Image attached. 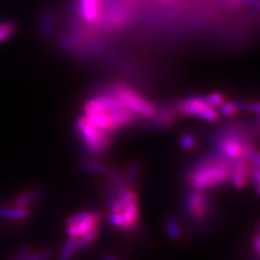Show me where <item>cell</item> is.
<instances>
[{"label": "cell", "instance_id": "obj_1", "mask_svg": "<svg viewBox=\"0 0 260 260\" xmlns=\"http://www.w3.org/2000/svg\"><path fill=\"white\" fill-rule=\"evenodd\" d=\"M232 161L217 151L199 158L185 176L186 183L192 190L207 192L229 182Z\"/></svg>", "mask_w": 260, "mask_h": 260}, {"label": "cell", "instance_id": "obj_2", "mask_svg": "<svg viewBox=\"0 0 260 260\" xmlns=\"http://www.w3.org/2000/svg\"><path fill=\"white\" fill-rule=\"evenodd\" d=\"M75 128L81 144L90 156L104 155L110 150L112 133L95 126L85 115L77 118Z\"/></svg>", "mask_w": 260, "mask_h": 260}, {"label": "cell", "instance_id": "obj_3", "mask_svg": "<svg viewBox=\"0 0 260 260\" xmlns=\"http://www.w3.org/2000/svg\"><path fill=\"white\" fill-rule=\"evenodd\" d=\"M213 140L217 152L231 161L245 156L246 149L253 145L247 133L239 125L225 127L215 135Z\"/></svg>", "mask_w": 260, "mask_h": 260}, {"label": "cell", "instance_id": "obj_4", "mask_svg": "<svg viewBox=\"0 0 260 260\" xmlns=\"http://www.w3.org/2000/svg\"><path fill=\"white\" fill-rule=\"evenodd\" d=\"M112 94L119 102L121 107L134 113L136 116H141L145 118H153L157 112L154 104L148 99L135 90L134 88L124 84L116 85L113 87Z\"/></svg>", "mask_w": 260, "mask_h": 260}, {"label": "cell", "instance_id": "obj_5", "mask_svg": "<svg viewBox=\"0 0 260 260\" xmlns=\"http://www.w3.org/2000/svg\"><path fill=\"white\" fill-rule=\"evenodd\" d=\"M176 110L183 116L201 118L209 123L218 120L219 114L217 110L211 107L205 98L201 95H191L185 98L177 104Z\"/></svg>", "mask_w": 260, "mask_h": 260}, {"label": "cell", "instance_id": "obj_6", "mask_svg": "<svg viewBox=\"0 0 260 260\" xmlns=\"http://www.w3.org/2000/svg\"><path fill=\"white\" fill-rule=\"evenodd\" d=\"M183 206L185 213L195 224L206 222L210 215L211 204L206 192L191 189L184 195Z\"/></svg>", "mask_w": 260, "mask_h": 260}, {"label": "cell", "instance_id": "obj_7", "mask_svg": "<svg viewBox=\"0 0 260 260\" xmlns=\"http://www.w3.org/2000/svg\"><path fill=\"white\" fill-rule=\"evenodd\" d=\"M101 222V215L95 210H81L67 219L65 231L71 238H78L93 229Z\"/></svg>", "mask_w": 260, "mask_h": 260}, {"label": "cell", "instance_id": "obj_8", "mask_svg": "<svg viewBox=\"0 0 260 260\" xmlns=\"http://www.w3.org/2000/svg\"><path fill=\"white\" fill-rule=\"evenodd\" d=\"M109 222L113 226L124 231L136 229L140 222L139 201L129 203L123 209L116 211V213H110Z\"/></svg>", "mask_w": 260, "mask_h": 260}, {"label": "cell", "instance_id": "obj_9", "mask_svg": "<svg viewBox=\"0 0 260 260\" xmlns=\"http://www.w3.org/2000/svg\"><path fill=\"white\" fill-rule=\"evenodd\" d=\"M249 167L250 162L245 156L232 160L229 182H231L235 189L240 190L245 188L249 182Z\"/></svg>", "mask_w": 260, "mask_h": 260}, {"label": "cell", "instance_id": "obj_10", "mask_svg": "<svg viewBox=\"0 0 260 260\" xmlns=\"http://www.w3.org/2000/svg\"><path fill=\"white\" fill-rule=\"evenodd\" d=\"M79 14L84 21L93 23L101 16V0H79Z\"/></svg>", "mask_w": 260, "mask_h": 260}, {"label": "cell", "instance_id": "obj_11", "mask_svg": "<svg viewBox=\"0 0 260 260\" xmlns=\"http://www.w3.org/2000/svg\"><path fill=\"white\" fill-rule=\"evenodd\" d=\"M30 216V211L26 207H20L16 205L0 204V219L7 221H24Z\"/></svg>", "mask_w": 260, "mask_h": 260}, {"label": "cell", "instance_id": "obj_12", "mask_svg": "<svg viewBox=\"0 0 260 260\" xmlns=\"http://www.w3.org/2000/svg\"><path fill=\"white\" fill-rule=\"evenodd\" d=\"M44 198V191L42 189L34 188L29 189L20 193L18 197H15L13 204L20 207H30Z\"/></svg>", "mask_w": 260, "mask_h": 260}, {"label": "cell", "instance_id": "obj_13", "mask_svg": "<svg viewBox=\"0 0 260 260\" xmlns=\"http://www.w3.org/2000/svg\"><path fill=\"white\" fill-rule=\"evenodd\" d=\"M80 169L85 173L96 174V175H108L110 168L100 161L85 160L80 164Z\"/></svg>", "mask_w": 260, "mask_h": 260}, {"label": "cell", "instance_id": "obj_14", "mask_svg": "<svg viewBox=\"0 0 260 260\" xmlns=\"http://www.w3.org/2000/svg\"><path fill=\"white\" fill-rule=\"evenodd\" d=\"M165 230L168 238L173 241L180 240L182 237V229L180 223L178 222L176 218L169 217L165 221Z\"/></svg>", "mask_w": 260, "mask_h": 260}, {"label": "cell", "instance_id": "obj_15", "mask_svg": "<svg viewBox=\"0 0 260 260\" xmlns=\"http://www.w3.org/2000/svg\"><path fill=\"white\" fill-rule=\"evenodd\" d=\"M98 237H99V229L96 228V229H93L83 235H80L78 238H75L77 251H81L88 248L98 239Z\"/></svg>", "mask_w": 260, "mask_h": 260}, {"label": "cell", "instance_id": "obj_16", "mask_svg": "<svg viewBox=\"0 0 260 260\" xmlns=\"http://www.w3.org/2000/svg\"><path fill=\"white\" fill-rule=\"evenodd\" d=\"M76 251H77V248H76L75 238L69 237V239L63 243V245L60 249L59 259L60 260H72V258L74 257Z\"/></svg>", "mask_w": 260, "mask_h": 260}, {"label": "cell", "instance_id": "obj_17", "mask_svg": "<svg viewBox=\"0 0 260 260\" xmlns=\"http://www.w3.org/2000/svg\"><path fill=\"white\" fill-rule=\"evenodd\" d=\"M16 23L12 20L0 22V44L9 40L16 31Z\"/></svg>", "mask_w": 260, "mask_h": 260}, {"label": "cell", "instance_id": "obj_18", "mask_svg": "<svg viewBox=\"0 0 260 260\" xmlns=\"http://www.w3.org/2000/svg\"><path fill=\"white\" fill-rule=\"evenodd\" d=\"M139 168H140V165L138 161H132L127 166L124 176H121L123 177V182L125 185L129 186L130 184L134 183V181L138 177V174H139Z\"/></svg>", "mask_w": 260, "mask_h": 260}, {"label": "cell", "instance_id": "obj_19", "mask_svg": "<svg viewBox=\"0 0 260 260\" xmlns=\"http://www.w3.org/2000/svg\"><path fill=\"white\" fill-rule=\"evenodd\" d=\"M218 114H222V115L226 117L234 116L235 114L240 112L239 104L238 102H230V101H224L222 104L218 107Z\"/></svg>", "mask_w": 260, "mask_h": 260}, {"label": "cell", "instance_id": "obj_20", "mask_svg": "<svg viewBox=\"0 0 260 260\" xmlns=\"http://www.w3.org/2000/svg\"><path fill=\"white\" fill-rule=\"evenodd\" d=\"M197 144H198L197 138H195L191 134H183L180 137V145H181V148L185 151L193 150L195 146H197Z\"/></svg>", "mask_w": 260, "mask_h": 260}, {"label": "cell", "instance_id": "obj_21", "mask_svg": "<svg viewBox=\"0 0 260 260\" xmlns=\"http://www.w3.org/2000/svg\"><path fill=\"white\" fill-rule=\"evenodd\" d=\"M205 99L207 100V102L214 108H218L219 105L222 104L225 101V98L222 93L220 92H211L209 93Z\"/></svg>", "mask_w": 260, "mask_h": 260}, {"label": "cell", "instance_id": "obj_22", "mask_svg": "<svg viewBox=\"0 0 260 260\" xmlns=\"http://www.w3.org/2000/svg\"><path fill=\"white\" fill-rule=\"evenodd\" d=\"M52 253L50 250H40L38 253H30L25 260H50Z\"/></svg>", "mask_w": 260, "mask_h": 260}, {"label": "cell", "instance_id": "obj_23", "mask_svg": "<svg viewBox=\"0 0 260 260\" xmlns=\"http://www.w3.org/2000/svg\"><path fill=\"white\" fill-rule=\"evenodd\" d=\"M31 251L30 247H23L10 260H25Z\"/></svg>", "mask_w": 260, "mask_h": 260}, {"label": "cell", "instance_id": "obj_24", "mask_svg": "<svg viewBox=\"0 0 260 260\" xmlns=\"http://www.w3.org/2000/svg\"><path fill=\"white\" fill-rule=\"evenodd\" d=\"M254 247H255L256 253H257V254H259L260 246H259V234H258V233L256 234V237L254 238Z\"/></svg>", "mask_w": 260, "mask_h": 260}, {"label": "cell", "instance_id": "obj_25", "mask_svg": "<svg viewBox=\"0 0 260 260\" xmlns=\"http://www.w3.org/2000/svg\"><path fill=\"white\" fill-rule=\"evenodd\" d=\"M102 260H118V259L115 256H113V255H104L102 257Z\"/></svg>", "mask_w": 260, "mask_h": 260}]
</instances>
